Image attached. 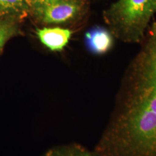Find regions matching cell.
I'll return each mask as SVG.
<instances>
[{
    "label": "cell",
    "instance_id": "cell-1",
    "mask_svg": "<svg viewBox=\"0 0 156 156\" xmlns=\"http://www.w3.org/2000/svg\"><path fill=\"white\" fill-rule=\"evenodd\" d=\"M125 73L117 120L131 136L156 146V21Z\"/></svg>",
    "mask_w": 156,
    "mask_h": 156
},
{
    "label": "cell",
    "instance_id": "cell-2",
    "mask_svg": "<svg viewBox=\"0 0 156 156\" xmlns=\"http://www.w3.org/2000/svg\"><path fill=\"white\" fill-rule=\"evenodd\" d=\"M156 13V0H117L104 16L111 33L126 43H140Z\"/></svg>",
    "mask_w": 156,
    "mask_h": 156
},
{
    "label": "cell",
    "instance_id": "cell-3",
    "mask_svg": "<svg viewBox=\"0 0 156 156\" xmlns=\"http://www.w3.org/2000/svg\"><path fill=\"white\" fill-rule=\"evenodd\" d=\"M84 0H30V11L41 22L60 24L80 15L85 8Z\"/></svg>",
    "mask_w": 156,
    "mask_h": 156
},
{
    "label": "cell",
    "instance_id": "cell-4",
    "mask_svg": "<svg viewBox=\"0 0 156 156\" xmlns=\"http://www.w3.org/2000/svg\"><path fill=\"white\" fill-rule=\"evenodd\" d=\"M72 33L70 30L60 27H45L37 31L40 41L51 51L62 50L68 43Z\"/></svg>",
    "mask_w": 156,
    "mask_h": 156
},
{
    "label": "cell",
    "instance_id": "cell-5",
    "mask_svg": "<svg viewBox=\"0 0 156 156\" xmlns=\"http://www.w3.org/2000/svg\"><path fill=\"white\" fill-rule=\"evenodd\" d=\"M112 34L106 29L95 27L85 34L86 44L91 52L104 54L111 49L113 44Z\"/></svg>",
    "mask_w": 156,
    "mask_h": 156
},
{
    "label": "cell",
    "instance_id": "cell-6",
    "mask_svg": "<svg viewBox=\"0 0 156 156\" xmlns=\"http://www.w3.org/2000/svg\"><path fill=\"white\" fill-rule=\"evenodd\" d=\"M30 0H0V18L12 19L24 15L30 11Z\"/></svg>",
    "mask_w": 156,
    "mask_h": 156
},
{
    "label": "cell",
    "instance_id": "cell-7",
    "mask_svg": "<svg viewBox=\"0 0 156 156\" xmlns=\"http://www.w3.org/2000/svg\"><path fill=\"white\" fill-rule=\"evenodd\" d=\"M42 156H94L83 147L76 144H69L53 147Z\"/></svg>",
    "mask_w": 156,
    "mask_h": 156
},
{
    "label": "cell",
    "instance_id": "cell-8",
    "mask_svg": "<svg viewBox=\"0 0 156 156\" xmlns=\"http://www.w3.org/2000/svg\"><path fill=\"white\" fill-rule=\"evenodd\" d=\"M18 33L16 20L0 18V52L8 40Z\"/></svg>",
    "mask_w": 156,
    "mask_h": 156
}]
</instances>
